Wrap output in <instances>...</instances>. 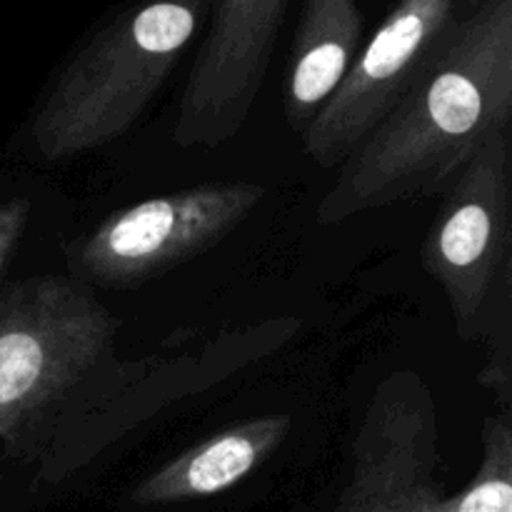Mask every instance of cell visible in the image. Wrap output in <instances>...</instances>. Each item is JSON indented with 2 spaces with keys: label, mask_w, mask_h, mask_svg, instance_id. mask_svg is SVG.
Here are the masks:
<instances>
[{
  "label": "cell",
  "mask_w": 512,
  "mask_h": 512,
  "mask_svg": "<svg viewBox=\"0 0 512 512\" xmlns=\"http://www.w3.org/2000/svg\"><path fill=\"white\" fill-rule=\"evenodd\" d=\"M293 420L290 415H260L230 425L203 443L183 450L140 480L130 493V503L153 505L188 503L220 495L253 475L285 443Z\"/></svg>",
  "instance_id": "9c48e42d"
},
{
  "label": "cell",
  "mask_w": 512,
  "mask_h": 512,
  "mask_svg": "<svg viewBox=\"0 0 512 512\" xmlns=\"http://www.w3.org/2000/svg\"><path fill=\"white\" fill-rule=\"evenodd\" d=\"M263 198V185L240 180L140 200L85 235L70 268L85 285L135 288L223 243Z\"/></svg>",
  "instance_id": "5b68a950"
},
{
  "label": "cell",
  "mask_w": 512,
  "mask_h": 512,
  "mask_svg": "<svg viewBox=\"0 0 512 512\" xmlns=\"http://www.w3.org/2000/svg\"><path fill=\"white\" fill-rule=\"evenodd\" d=\"M470 3H473V8H475V5H480V3H483V0H470Z\"/></svg>",
  "instance_id": "4fadbf2b"
},
{
  "label": "cell",
  "mask_w": 512,
  "mask_h": 512,
  "mask_svg": "<svg viewBox=\"0 0 512 512\" xmlns=\"http://www.w3.org/2000/svg\"><path fill=\"white\" fill-rule=\"evenodd\" d=\"M213 0H128L60 65L33 120L43 160L123 138L180 63Z\"/></svg>",
  "instance_id": "7a4b0ae2"
},
{
  "label": "cell",
  "mask_w": 512,
  "mask_h": 512,
  "mask_svg": "<svg viewBox=\"0 0 512 512\" xmlns=\"http://www.w3.org/2000/svg\"><path fill=\"white\" fill-rule=\"evenodd\" d=\"M118 318L90 285L38 275L0 313V438H23L68 410L70 398L110 355Z\"/></svg>",
  "instance_id": "3957f363"
},
{
  "label": "cell",
  "mask_w": 512,
  "mask_h": 512,
  "mask_svg": "<svg viewBox=\"0 0 512 512\" xmlns=\"http://www.w3.org/2000/svg\"><path fill=\"white\" fill-rule=\"evenodd\" d=\"M290 0H213L183 85L173 140L218 148L243 130L263 90Z\"/></svg>",
  "instance_id": "52a82bcc"
},
{
  "label": "cell",
  "mask_w": 512,
  "mask_h": 512,
  "mask_svg": "<svg viewBox=\"0 0 512 512\" xmlns=\"http://www.w3.org/2000/svg\"><path fill=\"white\" fill-rule=\"evenodd\" d=\"M512 120V0H483L448 33L408 93L338 168L320 225L440 198L480 145Z\"/></svg>",
  "instance_id": "6da1fadb"
},
{
  "label": "cell",
  "mask_w": 512,
  "mask_h": 512,
  "mask_svg": "<svg viewBox=\"0 0 512 512\" xmlns=\"http://www.w3.org/2000/svg\"><path fill=\"white\" fill-rule=\"evenodd\" d=\"M410 512H512V420L508 410L483 423V455L473 480L455 495L433 493Z\"/></svg>",
  "instance_id": "8fae6325"
},
{
  "label": "cell",
  "mask_w": 512,
  "mask_h": 512,
  "mask_svg": "<svg viewBox=\"0 0 512 512\" xmlns=\"http://www.w3.org/2000/svg\"><path fill=\"white\" fill-rule=\"evenodd\" d=\"M493 328V350L480 370V383L493 390L500 400V410L510 413V283L500 290L485 330ZM485 335V333H483Z\"/></svg>",
  "instance_id": "7c38bea8"
},
{
  "label": "cell",
  "mask_w": 512,
  "mask_h": 512,
  "mask_svg": "<svg viewBox=\"0 0 512 512\" xmlns=\"http://www.w3.org/2000/svg\"><path fill=\"white\" fill-rule=\"evenodd\" d=\"M510 130L490 135L440 195L423 240V268L440 283L463 343L480 340L510 283Z\"/></svg>",
  "instance_id": "277c9868"
},
{
  "label": "cell",
  "mask_w": 512,
  "mask_h": 512,
  "mask_svg": "<svg viewBox=\"0 0 512 512\" xmlns=\"http://www.w3.org/2000/svg\"><path fill=\"white\" fill-rule=\"evenodd\" d=\"M455 23V0H398L303 135L318 168L338 170L400 103Z\"/></svg>",
  "instance_id": "8992f818"
},
{
  "label": "cell",
  "mask_w": 512,
  "mask_h": 512,
  "mask_svg": "<svg viewBox=\"0 0 512 512\" xmlns=\"http://www.w3.org/2000/svg\"><path fill=\"white\" fill-rule=\"evenodd\" d=\"M440 420L433 388L415 370L375 385L353 440L350 473L330 512H410L440 493Z\"/></svg>",
  "instance_id": "ba28073f"
},
{
  "label": "cell",
  "mask_w": 512,
  "mask_h": 512,
  "mask_svg": "<svg viewBox=\"0 0 512 512\" xmlns=\"http://www.w3.org/2000/svg\"><path fill=\"white\" fill-rule=\"evenodd\" d=\"M363 48L358 0H303L285 75V120L298 138Z\"/></svg>",
  "instance_id": "30bf717a"
}]
</instances>
